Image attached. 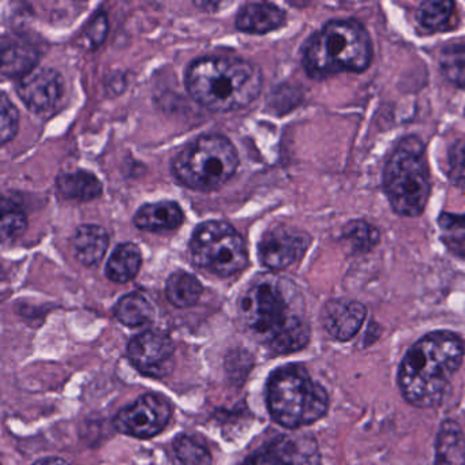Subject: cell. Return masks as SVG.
I'll return each instance as SVG.
<instances>
[{
  "label": "cell",
  "mask_w": 465,
  "mask_h": 465,
  "mask_svg": "<svg viewBox=\"0 0 465 465\" xmlns=\"http://www.w3.org/2000/svg\"><path fill=\"white\" fill-rule=\"evenodd\" d=\"M28 228L26 214L17 206L7 205L6 200L2 205V225H0V235L2 241H15L20 238Z\"/></svg>",
  "instance_id": "83f0119b"
},
{
  "label": "cell",
  "mask_w": 465,
  "mask_h": 465,
  "mask_svg": "<svg viewBox=\"0 0 465 465\" xmlns=\"http://www.w3.org/2000/svg\"><path fill=\"white\" fill-rule=\"evenodd\" d=\"M173 415V405L167 397L148 393L122 408L115 416L114 424L122 434L149 440L164 431Z\"/></svg>",
  "instance_id": "9c48e42d"
},
{
  "label": "cell",
  "mask_w": 465,
  "mask_h": 465,
  "mask_svg": "<svg viewBox=\"0 0 465 465\" xmlns=\"http://www.w3.org/2000/svg\"><path fill=\"white\" fill-rule=\"evenodd\" d=\"M383 187L391 208L400 216L419 217L429 203L431 182L424 146L418 137L397 143L383 170Z\"/></svg>",
  "instance_id": "8992f818"
},
{
  "label": "cell",
  "mask_w": 465,
  "mask_h": 465,
  "mask_svg": "<svg viewBox=\"0 0 465 465\" xmlns=\"http://www.w3.org/2000/svg\"><path fill=\"white\" fill-rule=\"evenodd\" d=\"M108 34V18L104 12H97L94 17L89 20L84 36L92 48L100 47L104 43Z\"/></svg>",
  "instance_id": "4dcf8cb0"
},
{
  "label": "cell",
  "mask_w": 465,
  "mask_h": 465,
  "mask_svg": "<svg viewBox=\"0 0 465 465\" xmlns=\"http://www.w3.org/2000/svg\"><path fill=\"white\" fill-rule=\"evenodd\" d=\"M440 227L445 230H465V214L442 213L440 216Z\"/></svg>",
  "instance_id": "1f68e13d"
},
{
  "label": "cell",
  "mask_w": 465,
  "mask_h": 465,
  "mask_svg": "<svg viewBox=\"0 0 465 465\" xmlns=\"http://www.w3.org/2000/svg\"><path fill=\"white\" fill-rule=\"evenodd\" d=\"M189 249L194 265L220 277L233 276L249 263V252L241 233L220 220L201 223L193 232Z\"/></svg>",
  "instance_id": "ba28073f"
},
{
  "label": "cell",
  "mask_w": 465,
  "mask_h": 465,
  "mask_svg": "<svg viewBox=\"0 0 465 465\" xmlns=\"http://www.w3.org/2000/svg\"><path fill=\"white\" fill-rule=\"evenodd\" d=\"M262 83L257 64L224 55L195 59L184 77L190 96L214 113H230L252 104L260 96Z\"/></svg>",
  "instance_id": "3957f363"
},
{
  "label": "cell",
  "mask_w": 465,
  "mask_h": 465,
  "mask_svg": "<svg viewBox=\"0 0 465 465\" xmlns=\"http://www.w3.org/2000/svg\"><path fill=\"white\" fill-rule=\"evenodd\" d=\"M312 239L295 228L274 227L266 231L258 243V257L269 271L279 272L301 261Z\"/></svg>",
  "instance_id": "8fae6325"
},
{
  "label": "cell",
  "mask_w": 465,
  "mask_h": 465,
  "mask_svg": "<svg viewBox=\"0 0 465 465\" xmlns=\"http://www.w3.org/2000/svg\"><path fill=\"white\" fill-rule=\"evenodd\" d=\"M64 78L53 67H36L15 85L21 102L37 114L53 110L64 96Z\"/></svg>",
  "instance_id": "4fadbf2b"
},
{
  "label": "cell",
  "mask_w": 465,
  "mask_h": 465,
  "mask_svg": "<svg viewBox=\"0 0 465 465\" xmlns=\"http://www.w3.org/2000/svg\"><path fill=\"white\" fill-rule=\"evenodd\" d=\"M141 266H143L141 250L134 243L127 242L115 247L105 265V274L111 282L124 284L137 277Z\"/></svg>",
  "instance_id": "ffe728a7"
},
{
  "label": "cell",
  "mask_w": 465,
  "mask_h": 465,
  "mask_svg": "<svg viewBox=\"0 0 465 465\" xmlns=\"http://www.w3.org/2000/svg\"><path fill=\"white\" fill-rule=\"evenodd\" d=\"M115 317L119 322L129 328H138L151 322L153 318V306L140 292H132L119 299L114 307Z\"/></svg>",
  "instance_id": "603a6c76"
},
{
  "label": "cell",
  "mask_w": 465,
  "mask_h": 465,
  "mask_svg": "<svg viewBox=\"0 0 465 465\" xmlns=\"http://www.w3.org/2000/svg\"><path fill=\"white\" fill-rule=\"evenodd\" d=\"M341 238L352 252H369L380 242V231L364 220H352L342 228Z\"/></svg>",
  "instance_id": "4316f807"
},
{
  "label": "cell",
  "mask_w": 465,
  "mask_h": 465,
  "mask_svg": "<svg viewBox=\"0 0 465 465\" xmlns=\"http://www.w3.org/2000/svg\"><path fill=\"white\" fill-rule=\"evenodd\" d=\"M203 287L200 280L187 272H175L168 277L165 295L168 302L178 309L195 306L203 296Z\"/></svg>",
  "instance_id": "7402d4cb"
},
{
  "label": "cell",
  "mask_w": 465,
  "mask_h": 465,
  "mask_svg": "<svg viewBox=\"0 0 465 465\" xmlns=\"http://www.w3.org/2000/svg\"><path fill=\"white\" fill-rule=\"evenodd\" d=\"M456 5L449 0H427L419 6L416 18L419 25L430 32L442 31L454 15Z\"/></svg>",
  "instance_id": "cb8c5ba5"
},
{
  "label": "cell",
  "mask_w": 465,
  "mask_h": 465,
  "mask_svg": "<svg viewBox=\"0 0 465 465\" xmlns=\"http://www.w3.org/2000/svg\"><path fill=\"white\" fill-rule=\"evenodd\" d=\"M173 460L175 465H211L212 454L197 438L182 434L173 440Z\"/></svg>",
  "instance_id": "d4e9b609"
},
{
  "label": "cell",
  "mask_w": 465,
  "mask_h": 465,
  "mask_svg": "<svg viewBox=\"0 0 465 465\" xmlns=\"http://www.w3.org/2000/svg\"><path fill=\"white\" fill-rule=\"evenodd\" d=\"M371 59L366 28L355 20H334L307 40L302 62L309 77L323 80L340 73H363Z\"/></svg>",
  "instance_id": "277c9868"
},
{
  "label": "cell",
  "mask_w": 465,
  "mask_h": 465,
  "mask_svg": "<svg viewBox=\"0 0 465 465\" xmlns=\"http://www.w3.org/2000/svg\"><path fill=\"white\" fill-rule=\"evenodd\" d=\"M239 167L238 151L222 134H205L187 143L173 157L171 171L179 183L197 192L224 186Z\"/></svg>",
  "instance_id": "52a82bcc"
},
{
  "label": "cell",
  "mask_w": 465,
  "mask_h": 465,
  "mask_svg": "<svg viewBox=\"0 0 465 465\" xmlns=\"http://www.w3.org/2000/svg\"><path fill=\"white\" fill-rule=\"evenodd\" d=\"M34 465H70L66 460L61 459V457H45L40 459L39 461L35 462Z\"/></svg>",
  "instance_id": "d6a6232c"
},
{
  "label": "cell",
  "mask_w": 465,
  "mask_h": 465,
  "mask_svg": "<svg viewBox=\"0 0 465 465\" xmlns=\"http://www.w3.org/2000/svg\"><path fill=\"white\" fill-rule=\"evenodd\" d=\"M440 69L451 85L465 89V43H453L443 48Z\"/></svg>",
  "instance_id": "484cf974"
},
{
  "label": "cell",
  "mask_w": 465,
  "mask_h": 465,
  "mask_svg": "<svg viewBox=\"0 0 465 465\" xmlns=\"http://www.w3.org/2000/svg\"><path fill=\"white\" fill-rule=\"evenodd\" d=\"M55 184L62 197L81 203L96 200L103 193L102 182L88 171L61 173L56 178Z\"/></svg>",
  "instance_id": "d6986e66"
},
{
  "label": "cell",
  "mask_w": 465,
  "mask_h": 465,
  "mask_svg": "<svg viewBox=\"0 0 465 465\" xmlns=\"http://www.w3.org/2000/svg\"><path fill=\"white\" fill-rule=\"evenodd\" d=\"M127 356L141 374L165 378L175 369V342L162 331H146L132 339Z\"/></svg>",
  "instance_id": "30bf717a"
},
{
  "label": "cell",
  "mask_w": 465,
  "mask_h": 465,
  "mask_svg": "<svg viewBox=\"0 0 465 465\" xmlns=\"http://www.w3.org/2000/svg\"><path fill=\"white\" fill-rule=\"evenodd\" d=\"M20 129V114L17 107L10 102L6 94L0 99V141L6 145L15 140Z\"/></svg>",
  "instance_id": "f1b7e54d"
},
{
  "label": "cell",
  "mask_w": 465,
  "mask_h": 465,
  "mask_svg": "<svg viewBox=\"0 0 465 465\" xmlns=\"http://www.w3.org/2000/svg\"><path fill=\"white\" fill-rule=\"evenodd\" d=\"M446 173L451 183L465 187V141H454L446 156Z\"/></svg>",
  "instance_id": "f546056e"
},
{
  "label": "cell",
  "mask_w": 465,
  "mask_h": 465,
  "mask_svg": "<svg viewBox=\"0 0 465 465\" xmlns=\"http://www.w3.org/2000/svg\"><path fill=\"white\" fill-rule=\"evenodd\" d=\"M317 445L304 435L282 434L247 457L242 465H318Z\"/></svg>",
  "instance_id": "7c38bea8"
},
{
  "label": "cell",
  "mask_w": 465,
  "mask_h": 465,
  "mask_svg": "<svg viewBox=\"0 0 465 465\" xmlns=\"http://www.w3.org/2000/svg\"><path fill=\"white\" fill-rule=\"evenodd\" d=\"M108 246H110V236L107 231L99 225H81L73 233V254L83 265L94 266L102 262Z\"/></svg>",
  "instance_id": "e0dca14e"
},
{
  "label": "cell",
  "mask_w": 465,
  "mask_h": 465,
  "mask_svg": "<svg viewBox=\"0 0 465 465\" xmlns=\"http://www.w3.org/2000/svg\"><path fill=\"white\" fill-rule=\"evenodd\" d=\"M39 64V53L23 42L4 37L2 42V73L20 80L24 75L34 72Z\"/></svg>",
  "instance_id": "ac0fdd59"
},
{
  "label": "cell",
  "mask_w": 465,
  "mask_h": 465,
  "mask_svg": "<svg viewBox=\"0 0 465 465\" xmlns=\"http://www.w3.org/2000/svg\"><path fill=\"white\" fill-rule=\"evenodd\" d=\"M135 227L149 232H164L178 230L184 222V213L181 206L173 201L146 203L134 214Z\"/></svg>",
  "instance_id": "2e32d148"
},
{
  "label": "cell",
  "mask_w": 465,
  "mask_h": 465,
  "mask_svg": "<svg viewBox=\"0 0 465 465\" xmlns=\"http://www.w3.org/2000/svg\"><path fill=\"white\" fill-rule=\"evenodd\" d=\"M266 404L276 423L295 430L323 418L328 412L329 396L303 366L287 364L269 377Z\"/></svg>",
  "instance_id": "5b68a950"
},
{
  "label": "cell",
  "mask_w": 465,
  "mask_h": 465,
  "mask_svg": "<svg viewBox=\"0 0 465 465\" xmlns=\"http://www.w3.org/2000/svg\"><path fill=\"white\" fill-rule=\"evenodd\" d=\"M366 307L355 301L336 299L323 307L322 325L333 339L348 341L363 325Z\"/></svg>",
  "instance_id": "5bb4252c"
},
{
  "label": "cell",
  "mask_w": 465,
  "mask_h": 465,
  "mask_svg": "<svg viewBox=\"0 0 465 465\" xmlns=\"http://www.w3.org/2000/svg\"><path fill=\"white\" fill-rule=\"evenodd\" d=\"M435 451V465H465L464 435L454 421L448 420L440 426Z\"/></svg>",
  "instance_id": "44dd1931"
},
{
  "label": "cell",
  "mask_w": 465,
  "mask_h": 465,
  "mask_svg": "<svg viewBox=\"0 0 465 465\" xmlns=\"http://www.w3.org/2000/svg\"><path fill=\"white\" fill-rule=\"evenodd\" d=\"M239 320L247 333L277 355L303 350L309 322L301 293L290 280L274 274L255 277L239 298Z\"/></svg>",
  "instance_id": "6da1fadb"
},
{
  "label": "cell",
  "mask_w": 465,
  "mask_h": 465,
  "mask_svg": "<svg viewBox=\"0 0 465 465\" xmlns=\"http://www.w3.org/2000/svg\"><path fill=\"white\" fill-rule=\"evenodd\" d=\"M284 10L273 4L257 2L241 7L235 18L238 31L250 35H266L285 25Z\"/></svg>",
  "instance_id": "9a60e30c"
},
{
  "label": "cell",
  "mask_w": 465,
  "mask_h": 465,
  "mask_svg": "<svg viewBox=\"0 0 465 465\" xmlns=\"http://www.w3.org/2000/svg\"><path fill=\"white\" fill-rule=\"evenodd\" d=\"M462 358L464 345L456 334L434 331L421 337L400 366L399 386L404 399L418 408L440 405Z\"/></svg>",
  "instance_id": "7a4b0ae2"
}]
</instances>
